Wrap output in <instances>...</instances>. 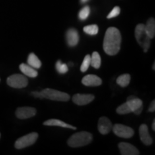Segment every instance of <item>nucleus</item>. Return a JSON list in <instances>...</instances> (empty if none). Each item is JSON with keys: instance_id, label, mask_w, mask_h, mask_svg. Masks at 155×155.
I'll list each match as a JSON object with an SVG mask.
<instances>
[{"instance_id": "obj_8", "label": "nucleus", "mask_w": 155, "mask_h": 155, "mask_svg": "<svg viewBox=\"0 0 155 155\" xmlns=\"http://www.w3.org/2000/svg\"><path fill=\"white\" fill-rule=\"evenodd\" d=\"M36 109L33 107H19L16 110L15 114L19 119H27L35 116Z\"/></svg>"}, {"instance_id": "obj_22", "label": "nucleus", "mask_w": 155, "mask_h": 155, "mask_svg": "<svg viewBox=\"0 0 155 155\" xmlns=\"http://www.w3.org/2000/svg\"><path fill=\"white\" fill-rule=\"evenodd\" d=\"M83 31L89 35H96L98 32V27L97 25H91L83 28Z\"/></svg>"}, {"instance_id": "obj_24", "label": "nucleus", "mask_w": 155, "mask_h": 155, "mask_svg": "<svg viewBox=\"0 0 155 155\" xmlns=\"http://www.w3.org/2000/svg\"><path fill=\"white\" fill-rule=\"evenodd\" d=\"M55 68L57 70V71L61 74H64V73H66L68 71V67L66 64L63 63L61 60L57 61V63L55 64Z\"/></svg>"}, {"instance_id": "obj_31", "label": "nucleus", "mask_w": 155, "mask_h": 155, "mask_svg": "<svg viewBox=\"0 0 155 155\" xmlns=\"http://www.w3.org/2000/svg\"><path fill=\"white\" fill-rule=\"evenodd\" d=\"M153 70H155V63H154V64H153V67H152Z\"/></svg>"}, {"instance_id": "obj_30", "label": "nucleus", "mask_w": 155, "mask_h": 155, "mask_svg": "<svg viewBox=\"0 0 155 155\" xmlns=\"http://www.w3.org/2000/svg\"><path fill=\"white\" fill-rule=\"evenodd\" d=\"M89 0H81V2L82 4H84V3H86L87 2H88Z\"/></svg>"}, {"instance_id": "obj_6", "label": "nucleus", "mask_w": 155, "mask_h": 155, "mask_svg": "<svg viewBox=\"0 0 155 155\" xmlns=\"http://www.w3.org/2000/svg\"><path fill=\"white\" fill-rule=\"evenodd\" d=\"M7 85L12 88H22L28 86V80L25 75L21 74H14L7 78Z\"/></svg>"}, {"instance_id": "obj_26", "label": "nucleus", "mask_w": 155, "mask_h": 155, "mask_svg": "<svg viewBox=\"0 0 155 155\" xmlns=\"http://www.w3.org/2000/svg\"><path fill=\"white\" fill-rule=\"evenodd\" d=\"M90 65H91V55H86L85 56L84 59H83L82 64H81V72L83 73L86 72L87 70L88 69V68Z\"/></svg>"}, {"instance_id": "obj_13", "label": "nucleus", "mask_w": 155, "mask_h": 155, "mask_svg": "<svg viewBox=\"0 0 155 155\" xmlns=\"http://www.w3.org/2000/svg\"><path fill=\"white\" fill-rule=\"evenodd\" d=\"M127 103L130 107L131 110V113L135 114L136 115H139L141 113L143 109L142 101L136 97L131 100L127 101Z\"/></svg>"}, {"instance_id": "obj_18", "label": "nucleus", "mask_w": 155, "mask_h": 155, "mask_svg": "<svg viewBox=\"0 0 155 155\" xmlns=\"http://www.w3.org/2000/svg\"><path fill=\"white\" fill-rule=\"evenodd\" d=\"M145 30L151 39L154 38L155 35V21L154 18L149 19L145 25Z\"/></svg>"}, {"instance_id": "obj_16", "label": "nucleus", "mask_w": 155, "mask_h": 155, "mask_svg": "<svg viewBox=\"0 0 155 155\" xmlns=\"http://www.w3.org/2000/svg\"><path fill=\"white\" fill-rule=\"evenodd\" d=\"M19 70L22 71V73H24L27 76L30 78H36L38 75V71H36L34 68H32L30 65H27V64L22 63L19 65Z\"/></svg>"}, {"instance_id": "obj_23", "label": "nucleus", "mask_w": 155, "mask_h": 155, "mask_svg": "<svg viewBox=\"0 0 155 155\" xmlns=\"http://www.w3.org/2000/svg\"><path fill=\"white\" fill-rule=\"evenodd\" d=\"M90 7H89L88 6H86V7H83V8L80 10V12H79L78 18L80 19L81 20H86V19L89 17V15H90Z\"/></svg>"}, {"instance_id": "obj_9", "label": "nucleus", "mask_w": 155, "mask_h": 155, "mask_svg": "<svg viewBox=\"0 0 155 155\" xmlns=\"http://www.w3.org/2000/svg\"><path fill=\"white\" fill-rule=\"evenodd\" d=\"M112 127H113V126H112L111 122L107 117L103 116V117H101L99 120H98V131L101 134H107L111 131Z\"/></svg>"}, {"instance_id": "obj_4", "label": "nucleus", "mask_w": 155, "mask_h": 155, "mask_svg": "<svg viewBox=\"0 0 155 155\" xmlns=\"http://www.w3.org/2000/svg\"><path fill=\"white\" fill-rule=\"evenodd\" d=\"M135 38L141 47L143 48L144 53L148 51L151 45V38L145 30V25L139 24L135 28Z\"/></svg>"}, {"instance_id": "obj_25", "label": "nucleus", "mask_w": 155, "mask_h": 155, "mask_svg": "<svg viewBox=\"0 0 155 155\" xmlns=\"http://www.w3.org/2000/svg\"><path fill=\"white\" fill-rule=\"evenodd\" d=\"M116 113L121 114V115H124V114L131 113V110L129 105H128L127 103L126 102L124 104H121V106L117 108V109H116Z\"/></svg>"}, {"instance_id": "obj_1", "label": "nucleus", "mask_w": 155, "mask_h": 155, "mask_svg": "<svg viewBox=\"0 0 155 155\" xmlns=\"http://www.w3.org/2000/svg\"><path fill=\"white\" fill-rule=\"evenodd\" d=\"M121 35L119 30L116 28H109L106 30L104 40V52L108 55H115L121 48Z\"/></svg>"}, {"instance_id": "obj_32", "label": "nucleus", "mask_w": 155, "mask_h": 155, "mask_svg": "<svg viewBox=\"0 0 155 155\" xmlns=\"http://www.w3.org/2000/svg\"><path fill=\"white\" fill-rule=\"evenodd\" d=\"M68 64H69L70 65H73V63H71V62H70V63H69Z\"/></svg>"}, {"instance_id": "obj_10", "label": "nucleus", "mask_w": 155, "mask_h": 155, "mask_svg": "<svg viewBox=\"0 0 155 155\" xmlns=\"http://www.w3.org/2000/svg\"><path fill=\"white\" fill-rule=\"evenodd\" d=\"M95 96L92 94H75L73 96V101L78 106H84L88 104L94 100Z\"/></svg>"}, {"instance_id": "obj_14", "label": "nucleus", "mask_w": 155, "mask_h": 155, "mask_svg": "<svg viewBox=\"0 0 155 155\" xmlns=\"http://www.w3.org/2000/svg\"><path fill=\"white\" fill-rule=\"evenodd\" d=\"M139 132L141 141L145 145H151L152 144L153 140L149 134L148 127L146 124H141L139 127Z\"/></svg>"}, {"instance_id": "obj_21", "label": "nucleus", "mask_w": 155, "mask_h": 155, "mask_svg": "<svg viewBox=\"0 0 155 155\" xmlns=\"http://www.w3.org/2000/svg\"><path fill=\"white\" fill-rule=\"evenodd\" d=\"M131 81V76L129 74H123L120 75L116 79V83L121 87H127Z\"/></svg>"}, {"instance_id": "obj_33", "label": "nucleus", "mask_w": 155, "mask_h": 155, "mask_svg": "<svg viewBox=\"0 0 155 155\" xmlns=\"http://www.w3.org/2000/svg\"><path fill=\"white\" fill-rule=\"evenodd\" d=\"M0 137H1V134H0Z\"/></svg>"}, {"instance_id": "obj_28", "label": "nucleus", "mask_w": 155, "mask_h": 155, "mask_svg": "<svg viewBox=\"0 0 155 155\" xmlns=\"http://www.w3.org/2000/svg\"><path fill=\"white\" fill-rule=\"evenodd\" d=\"M148 111L150 112H154L155 111V101H152L151 102Z\"/></svg>"}, {"instance_id": "obj_17", "label": "nucleus", "mask_w": 155, "mask_h": 155, "mask_svg": "<svg viewBox=\"0 0 155 155\" xmlns=\"http://www.w3.org/2000/svg\"><path fill=\"white\" fill-rule=\"evenodd\" d=\"M44 125L45 126H55V127H61L63 128H68V129H71L73 130L76 129V127H73V126L68 124L65 123V122L61 121L58 119H49L45 121L43 123Z\"/></svg>"}, {"instance_id": "obj_3", "label": "nucleus", "mask_w": 155, "mask_h": 155, "mask_svg": "<svg viewBox=\"0 0 155 155\" xmlns=\"http://www.w3.org/2000/svg\"><path fill=\"white\" fill-rule=\"evenodd\" d=\"M93 136L87 131H80L73 134L68 140V144L71 147H81L90 144Z\"/></svg>"}, {"instance_id": "obj_19", "label": "nucleus", "mask_w": 155, "mask_h": 155, "mask_svg": "<svg viewBox=\"0 0 155 155\" xmlns=\"http://www.w3.org/2000/svg\"><path fill=\"white\" fill-rule=\"evenodd\" d=\"M28 63L29 65L32 66L34 68H40L42 65L41 61L40 59L37 57V55L35 53H30L28 58Z\"/></svg>"}, {"instance_id": "obj_29", "label": "nucleus", "mask_w": 155, "mask_h": 155, "mask_svg": "<svg viewBox=\"0 0 155 155\" xmlns=\"http://www.w3.org/2000/svg\"><path fill=\"white\" fill-rule=\"evenodd\" d=\"M152 127L153 131H155V120H154V121H153V123H152Z\"/></svg>"}, {"instance_id": "obj_11", "label": "nucleus", "mask_w": 155, "mask_h": 155, "mask_svg": "<svg viewBox=\"0 0 155 155\" xmlns=\"http://www.w3.org/2000/svg\"><path fill=\"white\" fill-rule=\"evenodd\" d=\"M120 152L122 155H138L139 150L129 143L121 142L119 144Z\"/></svg>"}, {"instance_id": "obj_5", "label": "nucleus", "mask_w": 155, "mask_h": 155, "mask_svg": "<svg viewBox=\"0 0 155 155\" xmlns=\"http://www.w3.org/2000/svg\"><path fill=\"white\" fill-rule=\"evenodd\" d=\"M38 138V134L36 132H32L23 136V137H20L16 141L15 144V148L17 149V150H21V149L31 146L35 142Z\"/></svg>"}, {"instance_id": "obj_15", "label": "nucleus", "mask_w": 155, "mask_h": 155, "mask_svg": "<svg viewBox=\"0 0 155 155\" xmlns=\"http://www.w3.org/2000/svg\"><path fill=\"white\" fill-rule=\"evenodd\" d=\"M82 83L86 86H98L102 84V80L96 75H87L83 77Z\"/></svg>"}, {"instance_id": "obj_27", "label": "nucleus", "mask_w": 155, "mask_h": 155, "mask_svg": "<svg viewBox=\"0 0 155 155\" xmlns=\"http://www.w3.org/2000/svg\"><path fill=\"white\" fill-rule=\"evenodd\" d=\"M120 11H121V9H120L119 7H115L111 11V12H110L109 14L108 15L107 18L108 19H111V18H114V17H117L118 15L120 14Z\"/></svg>"}, {"instance_id": "obj_7", "label": "nucleus", "mask_w": 155, "mask_h": 155, "mask_svg": "<svg viewBox=\"0 0 155 155\" xmlns=\"http://www.w3.org/2000/svg\"><path fill=\"white\" fill-rule=\"evenodd\" d=\"M114 133L117 136V137H121L124 139H129L134 134L133 129L131 127H127V126L120 124H116L112 127Z\"/></svg>"}, {"instance_id": "obj_2", "label": "nucleus", "mask_w": 155, "mask_h": 155, "mask_svg": "<svg viewBox=\"0 0 155 155\" xmlns=\"http://www.w3.org/2000/svg\"><path fill=\"white\" fill-rule=\"evenodd\" d=\"M36 98H48V99L57 101H68L70 99L69 94L52 88H45L42 91H33L32 93Z\"/></svg>"}, {"instance_id": "obj_20", "label": "nucleus", "mask_w": 155, "mask_h": 155, "mask_svg": "<svg viewBox=\"0 0 155 155\" xmlns=\"http://www.w3.org/2000/svg\"><path fill=\"white\" fill-rule=\"evenodd\" d=\"M101 64V59L98 52H94L91 56V65L94 68H99Z\"/></svg>"}, {"instance_id": "obj_12", "label": "nucleus", "mask_w": 155, "mask_h": 155, "mask_svg": "<svg viewBox=\"0 0 155 155\" xmlns=\"http://www.w3.org/2000/svg\"><path fill=\"white\" fill-rule=\"evenodd\" d=\"M67 43L70 47H75L79 42V35L78 31L74 28H71L67 31L66 35Z\"/></svg>"}]
</instances>
